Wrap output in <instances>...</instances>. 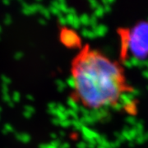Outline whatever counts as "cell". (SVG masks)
<instances>
[{"mask_svg":"<svg viewBox=\"0 0 148 148\" xmlns=\"http://www.w3.org/2000/svg\"><path fill=\"white\" fill-rule=\"evenodd\" d=\"M70 75L73 101L90 110L116 106L133 90L121 64L89 45L73 58Z\"/></svg>","mask_w":148,"mask_h":148,"instance_id":"cell-1","label":"cell"},{"mask_svg":"<svg viewBox=\"0 0 148 148\" xmlns=\"http://www.w3.org/2000/svg\"><path fill=\"white\" fill-rule=\"evenodd\" d=\"M122 46L126 54L136 58L148 55V22H141L130 29L120 32Z\"/></svg>","mask_w":148,"mask_h":148,"instance_id":"cell-2","label":"cell"}]
</instances>
